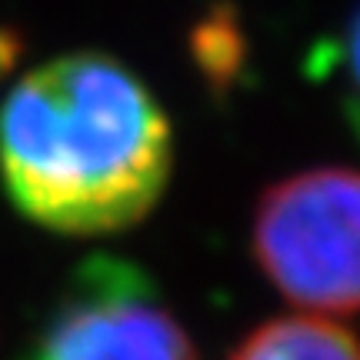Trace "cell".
<instances>
[{
  "mask_svg": "<svg viewBox=\"0 0 360 360\" xmlns=\"http://www.w3.org/2000/svg\"><path fill=\"white\" fill-rule=\"evenodd\" d=\"M174 134L137 74L107 53H64L0 103V184L17 214L53 233L134 227L164 197Z\"/></svg>",
  "mask_w": 360,
  "mask_h": 360,
  "instance_id": "obj_1",
  "label": "cell"
},
{
  "mask_svg": "<svg viewBox=\"0 0 360 360\" xmlns=\"http://www.w3.org/2000/svg\"><path fill=\"white\" fill-rule=\"evenodd\" d=\"M323 60H327V77L337 84V97L360 141V7L350 13L344 34L334 40L330 53H323Z\"/></svg>",
  "mask_w": 360,
  "mask_h": 360,
  "instance_id": "obj_5",
  "label": "cell"
},
{
  "mask_svg": "<svg viewBox=\"0 0 360 360\" xmlns=\"http://www.w3.org/2000/svg\"><path fill=\"white\" fill-rule=\"evenodd\" d=\"M254 260L297 307L360 310V170L314 167L274 184L254 214Z\"/></svg>",
  "mask_w": 360,
  "mask_h": 360,
  "instance_id": "obj_2",
  "label": "cell"
},
{
  "mask_svg": "<svg viewBox=\"0 0 360 360\" xmlns=\"http://www.w3.org/2000/svg\"><path fill=\"white\" fill-rule=\"evenodd\" d=\"M231 360H360V337L323 317H283L247 334Z\"/></svg>",
  "mask_w": 360,
  "mask_h": 360,
  "instance_id": "obj_4",
  "label": "cell"
},
{
  "mask_svg": "<svg viewBox=\"0 0 360 360\" xmlns=\"http://www.w3.org/2000/svg\"><path fill=\"white\" fill-rule=\"evenodd\" d=\"M34 360H193L180 323L147 274L114 257L87 260Z\"/></svg>",
  "mask_w": 360,
  "mask_h": 360,
  "instance_id": "obj_3",
  "label": "cell"
}]
</instances>
